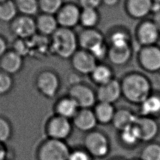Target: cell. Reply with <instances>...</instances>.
Returning a JSON list of instances; mask_svg holds the SVG:
<instances>
[{"label": "cell", "mask_w": 160, "mask_h": 160, "mask_svg": "<svg viewBox=\"0 0 160 160\" xmlns=\"http://www.w3.org/2000/svg\"><path fill=\"white\" fill-rule=\"evenodd\" d=\"M108 46L116 48H124L132 46L129 32L123 28H116L108 35Z\"/></svg>", "instance_id": "obj_21"}, {"label": "cell", "mask_w": 160, "mask_h": 160, "mask_svg": "<svg viewBox=\"0 0 160 160\" xmlns=\"http://www.w3.org/2000/svg\"><path fill=\"white\" fill-rule=\"evenodd\" d=\"M78 5L81 9H95L102 5V0H78Z\"/></svg>", "instance_id": "obj_36"}, {"label": "cell", "mask_w": 160, "mask_h": 160, "mask_svg": "<svg viewBox=\"0 0 160 160\" xmlns=\"http://www.w3.org/2000/svg\"><path fill=\"white\" fill-rule=\"evenodd\" d=\"M152 1L154 2H156V3L160 4V0H152Z\"/></svg>", "instance_id": "obj_42"}, {"label": "cell", "mask_w": 160, "mask_h": 160, "mask_svg": "<svg viewBox=\"0 0 160 160\" xmlns=\"http://www.w3.org/2000/svg\"><path fill=\"white\" fill-rule=\"evenodd\" d=\"M122 140L128 145H132L140 140L138 131L134 125L130 126L122 131Z\"/></svg>", "instance_id": "obj_32"}, {"label": "cell", "mask_w": 160, "mask_h": 160, "mask_svg": "<svg viewBox=\"0 0 160 160\" xmlns=\"http://www.w3.org/2000/svg\"><path fill=\"white\" fill-rule=\"evenodd\" d=\"M7 42L5 39L0 36V58L7 51Z\"/></svg>", "instance_id": "obj_38"}, {"label": "cell", "mask_w": 160, "mask_h": 160, "mask_svg": "<svg viewBox=\"0 0 160 160\" xmlns=\"http://www.w3.org/2000/svg\"><path fill=\"white\" fill-rule=\"evenodd\" d=\"M23 65V57L13 49L8 50L0 58V69L12 75L21 71Z\"/></svg>", "instance_id": "obj_15"}, {"label": "cell", "mask_w": 160, "mask_h": 160, "mask_svg": "<svg viewBox=\"0 0 160 160\" xmlns=\"http://www.w3.org/2000/svg\"><path fill=\"white\" fill-rule=\"evenodd\" d=\"M137 117L127 110H119L114 114L112 122L114 127L122 131L134 124Z\"/></svg>", "instance_id": "obj_22"}, {"label": "cell", "mask_w": 160, "mask_h": 160, "mask_svg": "<svg viewBox=\"0 0 160 160\" xmlns=\"http://www.w3.org/2000/svg\"><path fill=\"white\" fill-rule=\"evenodd\" d=\"M36 84L42 94L48 98H52L58 91L59 80L54 72L51 70H44L38 75Z\"/></svg>", "instance_id": "obj_8"}, {"label": "cell", "mask_w": 160, "mask_h": 160, "mask_svg": "<svg viewBox=\"0 0 160 160\" xmlns=\"http://www.w3.org/2000/svg\"><path fill=\"white\" fill-rule=\"evenodd\" d=\"M13 84L11 75L0 70V96L8 93Z\"/></svg>", "instance_id": "obj_33"}, {"label": "cell", "mask_w": 160, "mask_h": 160, "mask_svg": "<svg viewBox=\"0 0 160 160\" xmlns=\"http://www.w3.org/2000/svg\"><path fill=\"white\" fill-rule=\"evenodd\" d=\"M121 90L129 101L142 103L149 97L150 84L144 76L136 73L131 74L124 78Z\"/></svg>", "instance_id": "obj_2"}, {"label": "cell", "mask_w": 160, "mask_h": 160, "mask_svg": "<svg viewBox=\"0 0 160 160\" xmlns=\"http://www.w3.org/2000/svg\"><path fill=\"white\" fill-rule=\"evenodd\" d=\"M71 66L74 69L82 74H91L97 64V60L92 54L86 50L79 48L70 58Z\"/></svg>", "instance_id": "obj_9"}, {"label": "cell", "mask_w": 160, "mask_h": 160, "mask_svg": "<svg viewBox=\"0 0 160 160\" xmlns=\"http://www.w3.org/2000/svg\"><path fill=\"white\" fill-rule=\"evenodd\" d=\"M49 43L51 52L62 59H70L79 48L78 34L73 29L61 27L50 37Z\"/></svg>", "instance_id": "obj_1"}, {"label": "cell", "mask_w": 160, "mask_h": 160, "mask_svg": "<svg viewBox=\"0 0 160 160\" xmlns=\"http://www.w3.org/2000/svg\"><path fill=\"white\" fill-rule=\"evenodd\" d=\"M6 149L3 145V143L0 142V160H6Z\"/></svg>", "instance_id": "obj_41"}, {"label": "cell", "mask_w": 160, "mask_h": 160, "mask_svg": "<svg viewBox=\"0 0 160 160\" xmlns=\"http://www.w3.org/2000/svg\"><path fill=\"white\" fill-rule=\"evenodd\" d=\"M132 46L124 48H116L109 46L108 59L112 64L122 66L131 60L132 56Z\"/></svg>", "instance_id": "obj_19"}, {"label": "cell", "mask_w": 160, "mask_h": 160, "mask_svg": "<svg viewBox=\"0 0 160 160\" xmlns=\"http://www.w3.org/2000/svg\"><path fill=\"white\" fill-rule=\"evenodd\" d=\"M69 98L75 101L78 107L87 108L94 104L95 96L92 91L87 86L76 84L69 91Z\"/></svg>", "instance_id": "obj_14"}, {"label": "cell", "mask_w": 160, "mask_h": 160, "mask_svg": "<svg viewBox=\"0 0 160 160\" xmlns=\"http://www.w3.org/2000/svg\"><path fill=\"white\" fill-rule=\"evenodd\" d=\"M11 126L7 119L0 116V142L7 141L11 136Z\"/></svg>", "instance_id": "obj_35"}, {"label": "cell", "mask_w": 160, "mask_h": 160, "mask_svg": "<svg viewBox=\"0 0 160 160\" xmlns=\"http://www.w3.org/2000/svg\"><path fill=\"white\" fill-rule=\"evenodd\" d=\"M152 0H125L124 9L131 18L145 19L151 14Z\"/></svg>", "instance_id": "obj_12"}, {"label": "cell", "mask_w": 160, "mask_h": 160, "mask_svg": "<svg viewBox=\"0 0 160 160\" xmlns=\"http://www.w3.org/2000/svg\"><path fill=\"white\" fill-rule=\"evenodd\" d=\"M35 21L37 32L42 36L51 37L59 27L55 15L41 12Z\"/></svg>", "instance_id": "obj_17"}, {"label": "cell", "mask_w": 160, "mask_h": 160, "mask_svg": "<svg viewBox=\"0 0 160 160\" xmlns=\"http://www.w3.org/2000/svg\"><path fill=\"white\" fill-rule=\"evenodd\" d=\"M68 160H90L88 155L84 151H75L70 152Z\"/></svg>", "instance_id": "obj_37"}, {"label": "cell", "mask_w": 160, "mask_h": 160, "mask_svg": "<svg viewBox=\"0 0 160 160\" xmlns=\"http://www.w3.org/2000/svg\"><path fill=\"white\" fill-rule=\"evenodd\" d=\"M151 20L154 22L160 31V10L152 14Z\"/></svg>", "instance_id": "obj_40"}, {"label": "cell", "mask_w": 160, "mask_h": 160, "mask_svg": "<svg viewBox=\"0 0 160 160\" xmlns=\"http://www.w3.org/2000/svg\"><path fill=\"white\" fill-rule=\"evenodd\" d=\"M120 0H102V5L108 8H114L118 5Z\"/></svg>", "instance_id": "obj_39"}, {"label": "cell", "mask_w": 160, "mask_h": 160, "mask_svg": "<svg viewBox=\"0 0 160 160\" xmlns=\"http://www.w3.org/2000/svg\"><path fill=\"white\" fill-rule=\"evenodd\" d=\"M114 114L111 104L106 102H100L96 106L94 113L97 120L104 124L112 121Z\"/></svg>", "instance_id": "obj_27"}, {"label": "cell", "mask_w": 160, "mask_h": 160, "mask_svg": "<svg viewBox=\"0 0 160 160\" xmlns=\"http://www.w3.org/2000/svg\"><path fill=\"white\" fill-rule=\"evenodd\" d=\"M81 8L74 2L64 3L55 16L59 27L73 29L79 24Z\"/></svg>", "instance_id": "obj_6"}, {"label": "cell", "mask_w": 160, "mask_h": 160, "mask_svg": "<svg viewBox=\"0 0 160 160\" xmlns=\"http://www.w3.org/2000/svg\"><path fill=\"white\" fill-rule=\"evenodd\" d=\"M135 36L141 47L152 46L158 44L160 39V31L151 19H145L138 24Z\"/></svg>", "instance_id": "obj_4"}, {"label": "cell", "mask_w": 160, "mask_h": 160, "mask_svg": "<svg viewBox=\"0 0 160 160\" xmlns=\"http://www.w3.org/2000/svg\"><path fill=\"white\" fill-rule=\"evenodd\" d=\"M142 160H160V146L152 144L147 146L141 153Z\"/></svg>", "instance_id": "obj_31"}, {"label": "cell", "mask_w": 160, "mask_h": 160, "mask_svg": "<svg viewBox=\"0 0 160 160\" xmlns=\"http://www.w3.org/2000/svg\"><path fill=\"white\" fill-rule=\"evenodd\" d=\"M160 111V98L158 96H149L142 102L141 112L144 115H152Z\"/></svg>", "instance_id": "obj_30"}, {"label": "cell", "mask_w": 160, "mask_h": 160, "mask_svg": "<svg viewBox=\"0 0 160 160\" xmlns=\"http://www.w3.org/2000/svg\"><path fill=\"white\" fill-rule=\"evenodd\" d=\"M84 142L87 150L94 156L103 157L108 152V141L106 137L99 132L89 133Z\"/></svg>", "instance_id": "obj_13"}, {"label": "cell", "mask_w": 160, "mask_h": 160, "mask_svg": "<svg viewBox=\"0 0 160 160\" xmlns=\"http://www.w3.org/2000/svg\"><path fill=\"white\" fill-rule=\"evenodd\" d=\"M140 66L149 72L160 70V47L158 45L141 47L138 53Z\"/></svg>", "instance_id": "obj_7"}, {"label": "cell", "mask_w": 160, "mask_h": 160, "mask_svg": "<svg viewBox=\"0 0 160 160\" xmlns=\"http://www.w3.org/2000/svg\"><path fill=\"white\" fill-rule=\"evenodd\" d=\"M78 38L79 48L89 52L106 42L102 33L96 28H82Z\"/></svg>", "instance_id": "obj_10"}, {"label": "cell", "mask_w": 160, "mask_h": 160, "mask_svg": "<svg viewBox=\"0 0 160 160\" xmlns=\"http://www.w3.org/2000/svg\"><path fill=\"white\" fill-rule=\"evenodd\" d=\"M134 125L138 131L140 140L150 141L158 133V128L156 122L149 118H137Z\"/></svg>", "instance_id": "obj_18"}, {"label": "cell", "mask_w": 160, "mask_h": 160, "mask_svg": "<svg viewBox=\"0 0 160 160\" xmlns=\"http://www.w3.org/2000/svg\"><path fill=\"white\" fill-rule=\"evenodd\" d=\"M10 29L17 38L23 39H31L37 32L35 19L22 14L18 15L10 22Z\"/></svg>", "instance_id": "obj_5"}, {"label": "cell", "mask_w": 160, "mask_h": 160, "mask_svg": "<svg viewBox=\"0 0 160 160\" xmlns=\"http://www.w3.org/2000/svg\"><path fill=\"white\" fill-rule=\"evenodd\" d=\"M78 106L71 98L60 99L56 104V111L57 115L67 119L73 118L78 112Z\"/></svg>", "instance_id": "obj_23"}, {"label": "cell", "mask_w": 160, "mask_h": 160, "mask_svg": "<svg viewBox=\"0 0 160 160\" xmlns=\"http://www.w3.org/2000/svg\"><path fill=\"white\" fill-rule=\"evenodd\" d=\"M16 6L17 10L20 14L33 16L37 14L39 9L38 0H13Z\"/></svg>", "instance_id": "obj_25"}, {"label": "cell", "mask_w": 160, "mask_h": 160, "mask_svg": "<svg viewBox=\"0 0 160 160\" xmlns=\"http://www.w3.org/2000/svg\"><path fill=\"white\" fill-rule=\"evenodd\" d=\"M68 146L61 140L48 139L38 149V160H68L69 156Z\"/></svg>", "instance_id": "obj_3"}, {"label": "cell", "mask_w": 160, "mask_h": 160, "mask_svg": "<svg viewBox=\"0 0 160 160\" xmlns=\"http://www.w3.org/2000/svg\"><path fill=\"white\" fill-rule=\"evenodd\" d=\"M6 1V0H0V3L2 2H3V1Z\"/></svg>", "instance_id": "obj_43"}, {"label": "cell", "mask_w": 160, "mask_h": 160, "mask_svg": "<svg viewBox=\"0 0 160 160\" xmlns=\"http://www.w3.org/2000/svg\"><path fill=\"white\" fill-rule=\"evenodd\" d=\"M28 41L29 39L18 38L14 42L13 50L22 57L26 56L31 50V42H29Z\"/></svg>", "instance_id": "obj_34"}, {"label": "cell", "mask_w": 160, "mask_h": 160, "mask_svg": "<svg viewBox=\"0 0 160 160\" xmlns=\"http://www.w3.org/2000/svg\"><path fill=\"white\" fill-rule=\"evenodd\" d=\"M18 11L13 0H6L0 3V21L11 22L17 16Z\"/></svg>", "instance_id": "obj_26"}, {"label": "cell", "mask_w": 160, "mask_h": 160, "mask_svg": "<svg viewBox=\"0 0 160 160\" xmlns=\"http://www.w3.org/2000/svg\"><path fill=\"white\" fill-rule=\"evenodd\" d=\"M96 121L97 119L94 113L86 108H82L78 111L73 117V123L75 126L83 131L93 129Z\"/></svg>", "instance_id": "obj_20"}, {"label": "cell", "mask_w": 160, "mask_h": 160, "mask_svg": "<svg viewBox=\"0 0 160 160\" xmlns=\"http://www.w3.org/2000/svg\"><path fill=\"white\" fill-rule=\"evenodd\" d=\"M100 18L98 9H81L79 24L82 28H96L100 21Z\"/></svg>", "instance_id": "obj_24"}, {"label": "cell", "mask_w": 160, "mask_h": 160, "mask_svg": "<svg viewBox=\"0 0 160 160\" xmlns=\"http://www.w3.org/2000/svg\"><path fill=\"white\" fill-rule=\"evenodd\" d=\"M46 131L49 138L62 141L69 135L71 125L68 119L56 115L49 120Z\"/></svg>", "instance_id": "obj_11"}, {"label": "cell", "mask_w": 160, "mask_h": 160, "mask_svg": "<svg viewBox=\"0 0 160 160\" xmlns=\"http://www.w3.org/2000/svg\"><path fill=\"white\" fill-rule=\"evenodd\" d=\"M39 11L42 13L56 15L63 5V0H38Z\"/></svg>", "instance_id": "obj_29"}, {"label": "cell", "mask_w": 160, "mask_h": 160, "mask_svg": "<svg viewBox=\"0 0 160 160\" xmlns=\"http://www.w3.org/2000/svg\"><path fill=\"white\" fill-rule=\"evenodd\" d=\"M91 74L93 80L101 85L112 79L111 69L104 64L97 65Z\"/></svg>", "instance_id": "obj_28"}, {"label": "cell", "mask_w": 160, "mask_h": 160, "mask_svg": "<svg viewBox=\"0 0 160 160\" xmlns=\"http://www.w3.org/2000/svg\"><path fill=\"white\" fill-rule=\"evenodd\" d=\"M121 90V85L119 82L114 79L101 84L98 91V98L101 102L111 104L118 99Z\"/></svg>", "instance_id": "obj_16"}]
</instances>
